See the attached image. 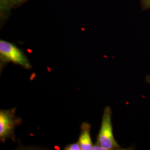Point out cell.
<instances>
[{
	"mask_svg": "<svg viewBox=\"0 0 150 150\" xmlns=\"http://www.w3.org/2000/svg\"><path fill=\"white\" fill-rule=\"evenodd\" d=\"M112 111L110 107L105 108L101 127L97 136L96 145L92 150H122L114 137L112 125Z\"/></svg>",
	"mask_w": 150,
	"mask_h": 150,
	"instance_id": "1",
	"label": "cell"
},
{
	"mask_svg": "<svg viewBox=\"0 0 150 150\" xmlns=\"http://www.w3.org/2000/svg\"><path fill=\"white\" fill-rule=\"evenodd\" d=\"M0 58L2 64L12 62L26 69L31 68L27 56L22 50L14 44L2 40L0 41Z\"/></svg>",
	"mask_w": 150,
	"mask_h": 150,
	"instance_id": "2",
	"label": "cell"
},
{
	"mask_svg": "<svg viewBox=\"0 0 150 150\" xmlns=\"http://www.w3.org/2000/svg\"><path fill=\"white\" fill-rule=\"evenodd\" d=\"M143 2L146 8H150V0H143Z\"/></svg>",
	"mask_w": 150,
	"mask_h": 150,
	"instance_id": "7",
	"label": "cell"
},
{
	"mask_svg": "<svg viewBox=\"0 0 150 150\" xmlns=\"http://www.w3.org/2000/svg\"><path fill=\"white\" fill-rule=\"evenodd\" d=\"M91 125L87 122H83L81 125V131L78 141L81 150H91L94 146L91 139Z\"/></svg>",
	"mask_w": 150,
	"mask_h": 150,
	"instance_id": "4",
	"label": "cell"
},
{
	"mask_svg": "<svg viewBox=\"0 0 150 150\" xmlns=\"http://www.w3.org/2000/svg\"><path fill=\"white\" fill-rule=\"evenodd\" d=\"M21 119L16 116V108L1 110L0 111V139L5 142L6 139L14 140L15 130L20 125Z\"/></svg>",
	"mask_w": 150,
	"mask_h": 150,
	"instance_id": "3",
	"label": "cell"
},
{
	"mask_svg": "<svg viewBox=\"0 0 150 150\" xmlns=\"http://www.w3.org/2000/svg\"><path fill=\"white\" fill-rule=\"evenodd\" d=\"M65 150H81L80 145L79 143L77 142L74 144H71L67 145L64 148Z\"/></svg>",
	"mask_w": 150,
	"mask_h": 150,
	"instance_id": "5",
	"label": "cell"
},
{
	"mask_svg": "<svg viewBox=\"0 0 150 150\" xmlns=\"http://www.w3.org/2000/svg\"><path fill=\"white\" fill-rule=\"evenodd\" d=\"M6 2H7L8 4H19L21 2L24 1L25 0H4Z\"/></svg>",
	"mask_w": 150,
	"mask_h": 150,
	"instance_id": "6",
	"label": "cell"
}]
</instances>
